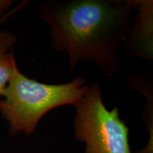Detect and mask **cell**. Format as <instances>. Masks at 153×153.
Wrapping results in <instances>:
<instances>
[{
  "instance_id": "obj_5",
  "label": "cell",
  "mask_w": 153,
  "mask_h": 153,
  "mask_svg": "<svg viewBox=\"0 0 153 153\" xmlns=\"http://www.w3.org/2000/svg\"><path fill=\"white\" fill-rule=\"evenodd\" d=\"M127 84L131 89L140 92L147 99L143 118L150 135L149 142L143 150L136 153H152L153 133V108H152V84L144 74L133 73L128 78Z\"/></svg>"
},
{
  "instance_id": "obj_2",
  "label": "cell",
  "mask_w": 153,
  "mask_h": 153,
  "mask_svg": "<svg viewBox=\"0 0 153 153\" xmlns=\"http://www.w3.org/2000/svg\"><path fill=\"white\" fill-rule=\"evenodd\" d=\"M86 84L80 76L68 83L48 85L30 79L16 69L0 100V113L9 123V133L33 134L47 113L65 105L74 106Z\"/></svg>"
},
{
  "instance_id": "obj_1",
  "label": "cell",
  "mask_w": 153,
  "mask_h": 153,
  "mask_svg": "<svg viewBox=\"0 0 153 153\" xmlns=\"http://www.w3.org/2000/svg\"><path fill=\"white\" fill-rule=\"evenodd\" d=\"M51 45L72 70L91 61L106 76L122 70L121 51L134 20L131 0H49L37 4Z\"/></svg>"
},
{
  "instance_id": "obj_4",
  "label": "cell",
  "mask_w": 153,
  "mask_h": 153,
  "mask_svg": "<svg viewBox=\"0 0 153 153\" xmlns=\"http://www.w3.org/2000/svg\"><path fill=\"white\" fill-rule=\"evenodd\" d=\"M131 3L135 15L123 50L150 62L153 60V1L131 0Z\"/></svg>"
},
{
  "instance_id": "obj_7",
  "label": "cell",
  "mask_w": 153,
  "mask_h": 153,
  "mask_svg": "<svg viewBox=\"0 0 153 153\" xmlns=\"http://www.w3.org/2000/svg\"><path fill=\"white\" fill-rule=\"evenodd\" d=\"M16 38L7 31L0 32V53H7L14 45Z\"/></svg>"
},
{
  "instance_id": "obj_3",
  "label": "cell",
  "mask_w": 153,
  "mask_h": 153,
  "mask_svg": "<svg viewBox=\"0 0 153 153\" xmlns=\"http://www.w3.org/2000/svg\"><path fill=\"white\" fill-rule=\"evenodd\" d=\"M74 106V136L85 144V153H133L128 126L117 106L109 110L105 106L99 84L84 86Z\"/></svg>"
},
{
  "instance_id": "obj_6",
  "label": "cell",
  "mask_w": 153,
  "mask_h": 153,
  "mask_svg": "<svg viewBox=\"0 0 153 153\" xmlns=\"http://www.w3.org/2000/svg\"><path fill=\"white\" fill-rule=\"evenodd\" d=\"M16 69L13 53H0V96L8 85Z\"/></svg>"
},
{
  "instance_id": "obj_8",
  "label": "cell",
  "mask_w": 153,
  "mask_h": 153,
  "mask_svg": "<svg viewBox=\"0 0 153 153\" xmlns=\"http://www.w3.org/2000/svg\"><path fill=\"white\" fill-rule=\"evenodd\" d=\"M14 2L12 0H0V18L4 15Z\"/></svg>"
}]
</instances>
